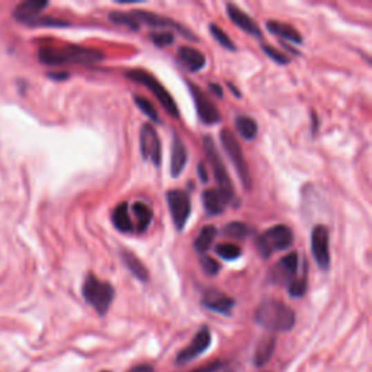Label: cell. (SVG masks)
Instances as JSON below:
<instances>
[{
    "label": "cell",
    "mask_w": 372,
    "mask_h": 372,
    "mask_svg": "<svg viewBox=\"0 0 372 372\" xmlns=\"http://www.w3.org/2000/svg\"><path fill=\"white\" fill-rule=\"evenodd\" d=\"M105 59L99 50L86 48L80 46L66 47H41L38 50V60L47 66H64V64H95Z\"/></svg>",
    "instance_id": "6da1fadb"
},
{
    "label": "cell",
    "mask_w": 372,
    "mask_h": 372,
    "mask_svg": "<svg viewBox=\"0 0 372 372\" xmlns=\"http://www.w3.org/2000/svg\"><path fill=\"white\" fill-rule=\"evenodd\" d=\"M254 322L268 332L285 333L295 326V313L282 301L268 298L256 308Z\"/></svg>",
    "instance_id": "7a4b0ae2"
},
{
    "label": "cell",
    "mask_w": 372,
    "mask_h": 372,
    "mask_svg": "<svg viewBox=\"0 0 372 372\" xmlns=\"http://www.w3.org/2000/svg\"><path fill=\"white\" fill-rule=\"evenodd\" d=\"M82 294L84 301L96 310L99 316H105L108 313L113 298H115V290L106 281H101L95 275H88L83 282Z\"/></svg>",
    "instance_id": "3957f363"
},
{
    "label": "cell",
    "mask_w": 372,
    "mask_h": 372,
    "mask_svg": "<svg viewBox=\"0 0 372 372\" xmlns=\"http://www.w3.org/2000/svg\"><path fill=\"white\" fill-rule=\"evenodd\" d=\"M294 243V233L288 225H274L263 232L256 241V249L263 259H268L275 252H282L291 248Z\"/></svg>",
    "instance_id": "277c9868"
},
{
    "label": "cell",
    "mask_w": 372,
    "mask_h": 372,
    "mask_svg": "<svg viewBox=\"0 0 372 372\" xmlns=\"http://www.w3.org/2000/svg\"><path fill=\"white\" fill-rule=\"evenodd\" d=\"M125 76L128 79H131L133 82L140 83V84L145 86V88H147L156 96L157 101L160 102V105L165 108V111L169 113L170 117H174V118L179 117V109L176 106L175 99L170 96V93L167 92L165 86L159 80H157L153 75H150L149 71L136 68V70L127 71Z\"/></svg>",
    "instance_id": "5b68a950"
},
{
    "label": "cell",
    "mask_w": 372,
    "mask_h": 372,
    "mask_svg": "<svg viewBox=\"0 0 372 372\" xmlns=\"http://www.w3.org/2000/svg\"><path fill=\"white\" fill-rule=\"evenodd\" d=\"M220 138H221V145H223L227 156L230 157L232 163L236 167V171L241 180L243 188L250 189L252 188V176H250V170H249V166L246 163L245 156H243L240 142L237 141L234 134L230 130H227V128H224V130L220 133Z\"/></svg>",
    "instance_id": "8992f818"
},
{
    "label": "cell",
    "mask_w": 372,
    "mask_h": 372,
    "mask_svg": "<svg viewBox=\"0 0 372 372\" xmlns=\"http://www.w3.org/2000/svg\"><path fill=\"white\" fill-rule=\"evenodd\" d=\"M204 151H205V156L208 159V163L211 166L214 179H216V182L218 185L217 189H220L232 201L233 196H234L233 183L230 180V176H228V171L225 169V165L221 160L220 153H218L216 145H214L212 138L208 136L204 137Z\"/></svg>",
    "instance_id": "52a82bcc"
},
{
    "label": "cell",
    "mask_w": 372,
    "mask_h": 372,
    "mask_svg": "<svg viewBox=\"0 0 372 372\" xmlns=\"http://www.w3.org/2000/svg\"><path fill=\"white\" fill-rule=\"evenodd\" d=\"M166 198H167V205H169L171 220H174V225L176 227L178 232H182L191 216V210H192L191 198L185 191H179V189L169 191Z\"/></svg>",
    "instance_id": "ba28073f"
},
{
    "label": "cell",
    "mask_w": 372,
    "mask_h": 372,
    "mask_svg": "<svg viewBox=\"0 0 372 372\" xmlns=\"http://www.w3.org/2000/svg\"><path fill=\"white\" fill-rule=\"evenodd\" d=\"M188 88L194 99V104L198 112V118L201 120V122L205 125L218 124L221 121V113L218 108L212 104L211 99L204 93V91L189 80H188Z\"/></svg>",
    "instance_id": "9c48e42d"
},
{
    "label": "cell",
    "mask_w": 372,
    "mask_h": 372,
    "mask_svg": "<svg viewBox=\"0 0 372 372\" xmlns=\"http://www.w3.org/2000/svg\"><path fill=\"white\" fill-rule=\"evenodd\" d=\"M311 252L314 261H316L320 269L327 270L328 266H331V236H328L327 227L323 224L313 227Z\"/></svg>",
    "instance_id": "30bf717a"
},
{
    "label": "cell",
    "mask_w": 372,
    "mask_h": 372,
    "mask_svg": "<svg viewBox=\"0 0 372 372\" xmlns=\"http://www.w3.org/2000/svg\"><path fill=\"white\" fill-rule=\"evenodd\" d=\"M140 151L145 160L159 167L162 163V145L159 134L151 124H145L140 131Z\"/></svg>",
    "instance_id": "8fae6325"
},
{
    "label": "cell",
    "mask_w": 372,
    "mask_h": 372,
    "mask_svg": "<svg viewBox=\"0 0 372 372\" xmlns=\"http://www.w3.org/2000/svg\"><path fill=\"white\" fill-rule=\"evenodd\" d=\"M298 278V253L292 252L270 269L268 279L270 283L281 285V287H288V285Z\"/></svg>",
    "instance_id": "7c38bea8"
},
{
    "label": "cell",
    "mask_w": 372,
    "mask_h": 372,
    "mask_svg": "<svg viewBox=\"0 0 372 372\" xmlns=\"http://www.w3.org/2000/svg\"><path fill=\"white\" fill-rule=\"evenodd\" d=\"M211 346V331L204 326L198 331V333L194 336L192 342L189 343L188 346L183 348L178 356H176V364L178 365H185L189 364L192 361H195L196 357L201 356L203 353H205L208 351V348Z\"/></svg>",
    "instance_id": "4fadbf2b"
},
{
    "label": "cell",
    "mask_w": 372,
    "mask_h": 372,
    "mask_svg": "<svg viewBox=\"0 0 372 372\" xmlns=\"http://www.w3.org/2000/svg\"><path fill=\"white\" fill-rule=\"evenodd\" d=\"M131 13L138 24L141 22V24H146L149 26H154V28H170V30H175L179 34H182V37L188 38L191 41H196V38L194 37V34L189 30H186V28H183L179 22H176L174 19L160 17V15H157V13L149 12V10H133Z\"/></svg>",
    "instance_id": "5bb4252c"
},
{
    "label": "cell",
    "mask_w": 372,
    "mask_h": 372,
    "mask_svg": "<svg viewBox=\"0 0 372 372\" xmlns=\"http://www.w3.org/2000/svg\"><path fill=\"white\" fill-rule=\"evenodd\" d=\"M201 304L210 311L223 314V316H232L236 303L233 298L218 290H207L203 295Z\"/></svg>",
    "instance_id": "9a60e30c"
},
{
    "label": "cell",
    "mask_w": 372,
    "mask_h": 372,
    "mask_svg": "<svg viewBox=\"0 0 372 372\" xmlns=\"http://www.w3.org/2000/svg\"><path fill=\"white\" fill-rule=\"evenodd\" d=\"M50 3L46 0H26V2L19 3L13 9V19L30 26L35 19H38L39 13L44 10Z\"/></svg>",
    "instance_id": "2e32d148"
},
{
    "label": "cell",
    "mask_w": 372,
    "mask_h": 372,
    "mask_svg": "<svg viewBox=\"0 0 372 372\" xmlns=\"http://www.w3.org/2000/svg\"><path fill=\"white\" fill-rule=\"evenodd\" d=\"M227 15H228V18H230L233 21V24L236 26L240 28L241 31H245V32H248V34H250L252 37H256V38H261L262 37V32L259 30V26H257L253 22V19L248 15L246 12H243L236 5H233V3H228L227 5Z\"/></svg>",
    "instance_id": "e0dca14e"
},
{
    "label": "cell",
    "mask_w": 372,
    "mask_h": 372,
    "mask_svg": "<svg viewBox=\"0 0 372 372\" xmlns=\"http://www.w3.org/2000/svg\"><path fill=\"white\" fill-rule=\"evenodd\" d=\"M186 162H188V150H186L183 141L178 134H174L170 151V175L174 178L180 176Z\"/></svg>",
    "instance_id": "ac0fdd59"
},
{
    "label": "cell",
    "mask_w": 372,
    "mask_h": 372,
    "mask_svg": "<svg viewBox=\"0 0 372 372\" xmlns=\"http://www.w3.org/2000/svg\"><path fill=\"white\" fill-rule=\"evenodd\" d=\"M232 201L220 189H207L203 194V204L208 216H218Z\"/></svg>",
    "instance_id": "d6986e66"
},
{
    "label": "cell",
    "mask_w": 372,
    "mask_h": 372,
    "mask_svg": "<svg viewBox=\"0 0 372 372\" xmlns=\"http://www.w3.org/2000/svg\"><path fill=\"white\" fill-rule=\"evenodd\" d=\"M178 60L189 71H201L207 64L205 55L192 47H180L178 50Z\"/></svg>",
    "instance_id": "ffe728a7"
},
{
    "label": "cell",
    "mask_w": 372,
    "mask_h": 372,
    "mask_svg": "<svg viewBox=\"0 0 372 372\" xmlns=\"http://www.w3.org/2000/svg\"><path fill=\"white\" fill-rule=\"evenodd\" d=\"M266 28H268L269 32H272L274 35L279 37L281 39L292 42V44L301 46L303 41H304L303 37H301V34H299L294 26H291L288 24L278 22V21H268L266 22Z\"/></svg>",
    "instance_id": "44dd1931"
},
{
    "label": "cell",
    "mask_w": 372,
    "mask_h": 372,
    "mask_svg": "<svg viewBox=\"0 0 372 372\" xmlns=\"http://www.w3.org/2000/svg\"><path fill=\"white\" fill-rule=\"evenodd\" d=\"M121 259L125 263L127 269L131 272V274L141 282H146L149 279V270L146 268V265L142 263L138 257L127 249L121 250Z\"/></svg>",
    "instance_id": "7402d4cb"
},
{
    "label": "cell",
    "mask_w": 372,
    "mask_h": 372,
    "mask_svg": "<svg viewBox=\"0 0 372 372\" xmlns=\"http://www.w3.org/2000/svg\"><path fill=\"white\" fill-rule=\"evenodd\" d=\"M275 346H277V339L274 336H269V337H263L259 345L256 346V351H254V356H253V364L254 366H263L266 365L269 361L272 355H274L275 352Z\"/></svg>",
    "instance_id": "603a6c76"
},
{
    "label": "cell",
    "mask_w": 372,
    "mask_h": 372,
    "mask_svg": "<svg viewBox=\"0 0 372 372\" xmlns=\"http://www.w3.org/2000/svg\"><path fill=\"white\" fill-rule=\"evenodd\" d=\"M112 223L117 230L121 233H131L134 230V224L131 221L130 214H128V204L121 203L112 211Z\"/></svg>",
    "instance_id": "cb8c5ba5"
},
{
    "label": "cell",
    "mask_w": 372,
    "mask_h": 372,
    "mask_svg": "<svg viewBox=\"0 0 372 372\" xmlns=\"http://www.w3.org/2000/svg\"><path fill=\"white\" fill-rule=\"evenodd\" d=\"M133 214H134L136 221H137V230L140 233H145L150 227L151 220H153L151 208L146 203L137 201L133 204Z\"/></svg>",
    "instance_id": "d4e9b609"
},
{
    "label": "cell",
    "mask_w": 372,
    "mask_h": 372,
    "mask_svg": "<svg viewBox=\"0 0 372 372\" xmlns=\"http://www.w3.org/2000/svg\"><path fill=\"white\" fill-rule=\"evenodd\" d=\"M217 236V228L214 225H205L201 232H199L198 237L194 241V249L199 254H205V252L211 248L214 239Z\"/></svg>",
    "instance_id": "484cf974"
},
{
    "label": "cell",
    "mask_w": 372,
    "mask_h": 372,
    "mask_svg": "<svg viewBox=\"0 0 372 372\" xmlns=\"http://www.w3.org/2000/svg\"><path fill=\"white\" fill-rule=\"evenodd\" d=\"M236 130L241 136V138H245L248 141L254 140V137L257 136L256 121L246 115H241L236 120Z\"/></svg>",
    "instance_id": "4316f807"
},
{
    "label": "cell",
    "mask_w": 372,
    "mask_h": 372,
    "mask_svg": "<svg viewBox=\"0 0 372 372\" xmlns=\"http://www.w3.org/2000/svg\"><path fill=\"white\" fill-rule=\"evenodd\" d=\"M109 21L115 25L120 26H127L130 28L133 31H137L140 28V24L136 21V18L133 17V13H125V12H111L109 13Z\"/></svg>",
    "instance_id": "83f0119b"
},
{
    "label": "cell",
    "mask_w": 372,
    "mask_h": 372,
    "mask_svg": "<svg viewBox=\"0 0 372 372\" xmlns=\"http://www.w3.org/2000/svg\"><path fill=\"white\" fill-rule=\"evenodd\" d=\"M210 32H211L212 38L216 39L221 47H224V48L228 50V51H236L234 42L230 39V37H228V35L225 34L224 30H221L220 26H217L216 24H211V25H210Z\"/></svg>",
    "instance_id": "f1b7e54d"
},
{
    "label": "cell",
    "mask_w": 372,
    "mask_h": 372,
    "mask_svg": "<svg viewBox=\"0 0 372 372\" xmlns=\"http://www.w3.org/2000/svg\"><path fill=\"white\" fill-rule=\"evenodd\" d=\"M223 234L225 237H230V239H236V240H241L245 239L248 234H249V230H248V225L243 224L240 221H233L230 224H227L224 228H223Z\"/></svg>",
    "instance_id": "f546056e"
},
{
    "label": "cell",
    "mask_w": 372,
    "mask_h": 372,
    "mask_svg": "<svg viewBox=\"0 0 372 372\" xmlns=\"http://www.w3.org/2000/svg\"><path fill=\"white\" fill-rule=\"evenodd\" d=\"M216 253L224 261H236L241 256V249L233 243H223L216 246Z\"/></svg>",
    "instance_id": "4dcf8cb0"
},
{
    "label": "cell",
    "mask_w": 372,
    "mask_h": 372,
    "mask_svg": "<svg viewBox=\"0 0 372 372\" xmlns=\"http://www.w3.org/2000/svg\"><path fill=\"white\" fill-rule=\"evenodd\" d=\"M134 102L136 105L138 106V109L145 113V115L147 118H150L153 122H159V113H157L156 108L153 106V104L150 101H147L146 97H142V96H138L136 95L134 96Z\"/></svg>",
    "instance_id": "1f68e13d"
},
{
    "label": "cell",
    "mask_w": 372,
    "mask_h": 372,
    "mask_svg": "<svg viewBox=\"0 0 372 372\" xmlns=\"http://www.w3.org/2000/svg\"><path fill=\"white\" fill-rule=\"evenodd\" d=\"M287 288H288V294L292 298H301L307 291V277H306V274L303 277H298L295 281H292Z\"/></svg>",
    "instance_id": "d6a6232c"
},
{
    "label": "cell",
    "mask_w": 372,
    "mask_h": 372,
    "mask_svg": "<svg viewBox=\"0 0 372 372\" xmlns=\"http://www.w3.org/2000/svg\"><path fill=\"white\" fill-rule=\"evenodd\" d=\"M150 39L153 41V44L159 48L169 47L175 42V35L171 32H151Z\"/></svg>",
    "instance_id": "836d02e7"
},
{
    "label": "cell",
    "mask_w": 372,
    "mask_h": 372,
    "mask_svg": "<svg viewBox=\"0 0 372 372\" xmlns=\"http://www.w3.org/2000/svg\"><path fill=\"white\" fill-rule=\"evenodd\" d=\"M201 268L205 272L207 275L214 277L217 275L220 272V265L216 259H212V257L207 256V254H201Z\"/></svg>",
    "instance_id": "e575fe53"
},
{
    "label": "cell",
    "mask_w": 372,
    "mask_h": 372,
    "mask_svg": "<svg viewBox=\"0 0 372 372\" xmlns=\"http://www.w3.org/2000/svg\"><path fill=\"white\" fill-rule=\"evenodd\" d=\"M262 50L263 53L269 57V59L274 60L275 63L278 64H288L290 63V59L287 55H283L282 53H279L277 48L270 47V46H262Z\"/></svg>",
    "instance_id": "d590c367"
},
{
    "label": "cell",
    "mask_w": 372,
    "mask_h": 372,
    "mask_svg": "<svg viewBox=\"0 0 372 372\" xmlns=\"http://www.w3.org/2000/svg\"><path fill=\"white\" fill-rule=\"evenodd\" d=\"M70 24L55 18H38L30 26H48V28H66Z\"/></svg>",
    "instance_id": "8d00e7d4"
},
{
    "label": "cell",
    "mask_w": 372,
    "mask_h": 372,
    "mask_svg": "<svg viewBox=\"0 0 372 372\" xmlns=\"http://www.w3.org/2000/svg\"><path fill=\"white\" fill-rule=\"evenodd\" d=\"M224 366V362L223 361H214V362H210L207 365H203L199 366L191 372H218L221 368Z\"/></svg>",
    "instance_id": "74e56055"
},
{
    "label": "cell",
    "mask_w": 372,
    "mask_h": 372,
    "mask_svg": "<svg viewBox=\"0 0 372 372\" xmlns=\"http://www.w3.org/2000/svg\"><path fill=\"white\" fill-rule=\"evenodd\" d=\"M127 372H154V368L149 364H141V365L133 366L130 371H127Z\"/></svg>",
    "instance_id": "f35d334b"
},
{
    "label": "cell",
    "mask_w": 372,
    "mask_h": 372,
    "mask_svg": "<svg viewBox=\"0 0 372 372\" xmlns=\"http://www.w3.org/2000/svg\"><path fill=\"white\" fill-rule=\"evenodd\" d=\"M210 91H211L214 95H216V96L223 97V89H221V86H220V84H217V83H210Z\"/></svg>",
    "instance_id": "ab89813d"
},
{
    "label": "cell",
    "mask_w": 372,
    "mask_h": 372,
    "mask_svg": "<svg viewBox=\"0 0 372 372\" xmlns=\"http://www.w3.org/2000/svg\"><path fill=\"white\" fill-rule=\"evenodd\" d=\"M198 175H199V178H201V180H203V182H207V180H208L207 171H205V169H204V165H203V163H199V165H198Z\"/></svg>",
    "instance_id": "60d3db41"
},
{
    "label": "cell",
    "mask_w": 372,
    "mask_h": 372,
    "mask_svg": "<svg viewBox=\"0 0 372 372\" xmlns=\"http://www.w3.org/2000/svg\"><path fill=\"white\" fill-rule=\"evenodd\" d=\"M51 79H54V80H64V79H67L68 77V75L67 73H51V75H48Z\"/></svg>",
    "instance_id": "b9f144b4"
},
{
    "label": "cell",
    "mask_w": 372,
    "mask_h": 372,
    "mask_svg": "<svg viewBox=\"0 0 372 372\" xmlns=\"http://www.w3.org/2000/svg\"><path fill=\"white\" fill-rule=\"evenodd\" d=\"M228 88H230V91H232V92H234V95H236L237 97H240V92H239V91L234 88V86H233L232 83H228Z\"/></svg>",
    "instance_id": "7bdbcfd3"
},
{
    "label": "cell",
    "mask_w": 372,
    "mask_h": 372,
    "mask_svg": "<svg viewBox=\"0 0 372 372\" xmlns=\"http://www.w3.org/2000/svg\"><path fill=\"white\" fill-rule=\"evenodd\" d=\"M104 372H109V371H104Z\"/></svg>",
    "instance_id": "ee69618b"
}]
</instances>
